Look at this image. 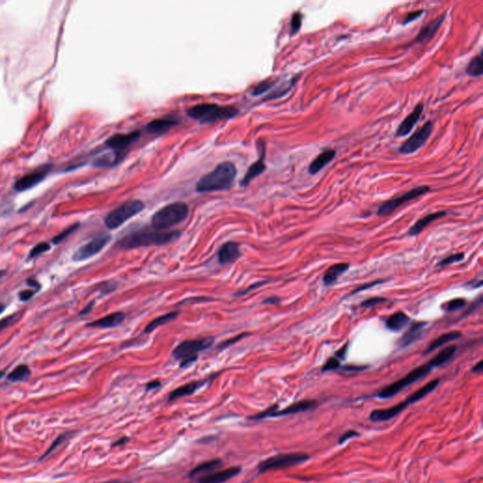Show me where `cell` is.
<instances>
[{"label":"cell","mask_w":483,"mask_h":483,"mask_svg":"<svg viewBox=\"0 0 483 483\" xmlns=\"http://www.w3.org/2000/svg\"><path fill=\"white\" fill-rule=\"evenodd\" d=\"M301 26H302V15L300 13L296 12L293 15L292 19H291V32H292V34H295L296 32H298L299 29H301Z\"/></svg>","instance_id":"7bdbcfd3"},{"label":"cell","mask_w":483,"mask_h":483,"mask_svg":"<svg viewBox=\"0 0 483 483\" xmlns=\"http://www.w3.org/2000/svg\"><path fill=\"white\" fill-rule=\"evenodd\" d=\"M425 325L426 324L423 322H415L411 325V328L404 334L402 339L400 340L401 346H410L411 343H413L418 338L419 335L421 334V332Z\"/></svg>","instance_id":"4dcf8cb0"},{"label":"cell","mask_w":483,"mask_h":483,"mask_svg":"<svg viewBox=\"0 0 483 483\" xmlns=\"http://www.w3.org/2000/svg\"><path fill=\"white\" fill-rule=\"evenodd\" d=\"M223 466V462L220 459H214L208 462H204L195 466V468L192 469L189 473V476L191 478L193 477H199V476H204L206 474H209L210 472H213L216 470H218Z\"/></svg>","instance_id":"484cf974"},{"label":"cell","mask_w":483,"mask_h":483,"mask_svg":"<svg viewBox=\"0 0 483 483\" xmlns=\"http://www.w3.org/2000/svg\"><path fill=\"white\" fill-rule=\"evenodd\" d=\"M129 441H130V439H129L128 437H122V438H120L119 440L116 441V443H114V444H113V447L125 446V445H126V444H127Z\"/></svg>","instance_id":"91938a15"},{"label":"cell","mask_w":483,"mask_h":483,"mask_svg":"<svg viewBox=\"0 0 483 483\" xmlns=\"http://www.w3.org/2000/svg\"><path fill=\"white\" fill-rule=\"evenodd\" d=\"M430 191H431V188L428 186H425V185L413 188L410 191L404 193L403 195H401L398 197L392 198L388 201L384 202L378 210V214L380 217H388L392 212H394L396 209H398L399 207H401L404 204L411 201L415 198H418L422 195H425Z\"/></svg>","instance_id":"8fae6325"},{"label":"cell","mask_w":483,"mask_h":483,"mask_svg":"<svg viewBox=\"0 0 483 483\" xmlns=\"http://www.w3.org/2000/svg\"><path fill=\"white\" fill-rule=\"evenodd\" d=\"M433 368H435L433 361H427L425 364L411 370L410 373H408L407 375L403 377L402 379L397 381L396 383H391L388 386L384 387L380 392H378L375 395H374V397L379 398V399H383V400L389 399L391 397H395L398 393L403 391L405 388H407L412 383H416V382H418L419 380H421V379L425 378V375H428L433 371Z\"/></svg>","instance_id":"52a82bcc"},{"label":"cell","mask_w":483,"mask_h":483,"mask_svg":"<svg viewBox=\"0 0 483 483\" xmlns=\"http://www.w3.org/2000/svg\"><path fill=\"white\" fill-rule=\"evenodd\" d=\"M241 256V250H240V245L238 243L235 242H227L225 243L220 249L218 250V261L221 264H228L234 262L235 260H238L239 257Z\"/></svg>","instance_id":"ffe728a7"},{"label":"cell","mask_w":483,"mask_h":483,"mask_svg":"<svg viewBox=\"0 0 483 483\" xmlns=\"http://www.w3.org/2000/svg\"><path fill=\"white\" fill-rule=\"evenodd\" d=\"M410 323V317L403 311H397L386 321V327L393 332H400Z\"/></svg>","instance_id":"f1b7e54d"},{"label":"cell","mask_w":483,"mask_h":483,"mask_svg":"<svg viewBox=\"0 0 483 483\" xmlns=\"http://www.w3.org/2000/svg\"><path fill=\"white\" fill-rule=\"evenodd\" d=\"M79 227H80V224L79 223L74 224L72 226H70L69 228H67L65 231H62L61 233H59L58 235H56L54 238L52 239V243L54 245H59L60 243L65 241V239L68 238L74 231H77Z\"/></svg>","instance_id":"8d00e7d4"},{"label":"cell","mask_w":483,"mask_h":483,"mask_svg":"<svg viewBox=\"0 0 483 483\" xmlns=\"http://www.w3.org/2000/svg\"><path fill=\"white\" fill-rule=\"evenodd\" d=\"M464 259V254L463 253H456V254H453V255H450L448 256L447 258L443 259L441 260L440 262L438 263V266H446V265H449V264H452V263H455V262H459V261H462Z\"/></svg>","instance_id":"b9f144b4"},{"label":"cell","mask_w":483,"mask_h":483,"mask_svg":"<svg viewBox=\"0 0 483 483\" xmlns=\"http://www.w3.org/2000/svg\"><path fill=\"white\" fill-rule=\"evenodd\" d=\"M423 111H424V104L423 103L417 104L415 106V108L412 110L411 114L407 116L402 121V123L398 126L397 132H396V136L397 137H404V136H407L408 134H410L412 129L414 128V126L420 120L421 116L423 114Z\"/></svg>","instance_id":"ac0fdd59"},{"label":"cell","mask_w":483,"mask_h":483,"mask_svg":"<svg viewBox=\"0 0 483 483\" xmlns=\"http://www.w3.org/2000/svg\"><path fill=\"white\" fill-rule=\"evenodd\" d=\"M179 123H180L179 119L173 116L158 118L147 124L146 130L150 134L160 135V134H165L167 131L173 129L174 127H176Z\"/></svg>","instance_id":"d6986e66"},{"label":"cell","mask_w":483,"mask_h":483,"mask_svg":"<svg viewBox=\"0 0 483 483\" xmlns=\"http://www.w3.org/2000/svg\"><path fill=\"white\" fill-rule=\"evenodd\" d=\"M140 131H132L130 133H123V134H116L105 142L106 145L110 149L113 150V153L116 155L118 159H122L125 157V152L129 149V147L135 143L140 138Z\"/></svg>","instance_id":"4fadbf2b"},{"label":"cell","mask_w":483,"mask_h":483,"mask_svg":"<svg viewBox=\"0 0 483 483\" xmlns=\"http://www.w3.org/2000/svg\"><path fill=\"white\" fill-rule=\"evenodd\" d=\"M349 268V264L346 262H341V263H336L330 267L326 272H325L324 278H323V282L325 285L329 286L334 284L337 282V280Z\"/></svg>","instance_id":"4316f807"},{"label":"cell","mask_w":483,"mask_h":483,"mask_svg":"<svg viewBox=\"0 0 483 483\" xmlns=\"http://www.w3.org/2000/svg\"><path fill=\"white\" fill-rule=\"evenodd\" d=\"M50 245L48 243H45V242H42V243H39L37 244L29 252V259H34L36 258L38 256L42 255L43 253L47 252L48 250H50Z\"/></svg>","instance_id":"f35d334b"},{"label":"cell","mask_w":483,"mask_h":483,"mask_svg":"<svg viewBox=\"0 0 483 483\" xmlns=\"http://www.w3.org/2000/svg\"><path fill=\"white\" fill-rule=\"evenodd\" d=\"M310 459V455L305 452H292V453H284V454H277L269 457L265 460L261 461L258 464L257 469L259 473H266L269 471L276 470H283L290 468L293 466H296L308 462Z\"/></svg>","instance_id":"ba28073f"},{"label":"cell","mask_w":483,"mask_h":483,"mask_svg":"<svg viewBox=\"0 0 483 483\" xmlns=\"http://www.w3.org/2000/svg\"><path fill=\"white\" fill-rule=\"evenodd\" d=\"M387 299L384 298V297H372V298H368L366 300H364L363 302L361 303V307L363 308H372V307H375V306H378L382 303L386 302Z\"/></svg>","instance_id":"bcb514c9"},{"label":"cell","mask_w":483,"mask_h":483,"mask_svg":"<svg viewBox=\"0 0 483 483\" xmlns=\"http://www.w3.org/2000/svg\"><path fill=\"white\" fill-rule=\"evenodd\" d=\"M189 214V207L184 202H174L157 210L151 217V229L156 231H169L171 228L183 222Z\"/></svg>","instance_id":"277c9868"},{"label":"cell","mask_w":483,"mask_h":483,"mask_svg":"<svg viewBox=\"0 0 483 483\" xmlns=\"http://www.w3.org/2000/svg\"><path fill=\"white\" fill-rule=\"evenodd\" d=\"M281 298L278 297V296H270V297H267L265 298L263 301H262V304H265V305H278L281 303Z\"/></svg>","instance_id":"11a10c76"},{"label":"cell","mask_w":483,"mask_h":483,"mask_svg":"<svg viewBox=\"0 0 483 483\" xmlns=\"http://www.w3.org/2000/svg\"><path fill=\"white\" fill-rule=\"evenodd\" d=\"M213 337H204L186 340L175 347L172 356L176 361H180L181 368L188 367L198 359V354L208 349L213 345Z\"/></svg>","instance_id":"8992f818"},{"label":"cell","mask_w":483,"mask_h":483,"mask_svg":"<svg viewBox=\"0 0 483 483\" xmlns=\"http://www.w3.org/2000/svg\"><path fill=\"white\" fill-rule=\"evenodd\" d=\"M160 386H162V383L159 382V380H155V381H152V382L145 385V390L146 391H153V390L158 389Z\"/></svg>","instance_id":"db71d44e"},{"label":"cell","mask_w":483,"mask_h":483,"mask_svg":"<svg viewBox=\"0 0 483 483\" xmlns=\"http://www.w3.org/2000/svg\"><path fill=\"white\" fill-rule=\"evenodd\" d=\"M440 384V379H435L432 382L426 383L423 387L412 393L411 396L407 397L402 402H399L397 405L386 408V409H375L370 412L369 420L372 423H383L387 422L400 414L405 411L411 404L416 403L431 394L434 390L438 387Z\"/></svg>","instance_id":"3957f363"},{"label":"cell","mask_w":483,"mask_h":483,"mask_svg":"<svg viewBox=\"0 0 483 483\" xmlns=\"http://www.w3.org/2000/svg\"><path fill=\"white\" fill-rule=\"evenodd\" d=\"M4 310H5V305L0 303V313H2Z\"/></svg>","instance_id":"be15d7a7"},{"label":"cell","mask_w":483,"mask_h":483,"mask_svg":"<svg viewBox=\"0 0 483 483\" xmlns=\"http://www.w3.org/2000/svg\"><path fill=\"white\" fill-rule=\"evenodd\" d=\"M242 472L241 466H232L230 468L218 469L209 474L196 478V483H225Z\"/></svg>","instance_id":"9a60e30c"},{"label":"cell","mask_w":483,"mask_h":483,"mask_svg":"<svg viewBox=\"0 0 483 483\" xmlns=\"http://www.w3.org/2000/svg\"><path fill=\"white\" fill-rule=\"evenodd\" d=\"M4 374H5V372H4V371H1V372H0V379H1V378L4 375Z\"/></svg>","instance_id":"e7e4bbea"},{"label":"cell","mask_w":483,"mask_h":483,"mask_svg":"<svg viewBox=\"0 0 483 483\" xmlns=\"http://www.w3.org/2000/svg\"><path fill=\"white\" fill-rule=\"evenodd\" d=\"M383 282H384V281L382 280V281H375V282H371V283L364 284V285H362V286L359 287V288L355 289L353 292L351 293V295H355V294H358V293L362 292V291H365L366 289L371 288V287H374V286H375V285H378V284H381V283H383Z\"/></svg>","instance_id":"f907efd6"},{"label":"cell","mask_w":483,"mask_h":483,"mask_svg":"<svg viewBox=\"0 0 483 483\" xmlns=\"http://www.w3.org/2000/svg\"><path fill=\"white\" fill-rule=\"evenodd\" d=\"M3 275H4V271H0V279L3 277Z\"/></svg>","instance_id":"03108f58"},{"label":"cell","mask_w":483,"mask_h":483,"mask_svg":"<svg viewBox=\"0 0 483 483\" xmlns=\"http://www.w3.org/2000/svg\"><path fill=\"white\" fill-rule=\"evenodd\" d=\"M347 348H348V344L346 343L345 346H343L342 348H340L339 350L336 352V354H335V358H337L339 361L345 360L346 352H347Z\"/></svg>","instance_id":"f5cc1de1"},{"label":"cell","mask_w":483,"mask_h":483,"mask_svg":"<svg viewBox=\"0 0 483 483\" xmlns=\"http://www.w3.org/2000/svg\"><path fill=\"white\" fill-rule=\"evenodd\" d=\"M341 367V361H339L337 358L332 357L330 358L327 362L325 363L322 367V372H329V371H334Z\"/></svg>","instance_id":"ee69618b"},{"label":"cell","mask_w":483,"mask_h":483,"mask_svg":"<svg viewBox=\"0 0 483 483\" xmlns=\"http://www.w3.org/2000/svg\"><path fill=\"white\" fill-rule=\"evenodd\" d=\"M483 371V361H479L474 367L472 368V372L475 374H481Z\"/></svg>","instance_id":"680465c9"},{"label":"cell","mask_w":483,"mask_h":483,"mask_svg":"<svg viewBox=\"0 0 483 483\" xmlns=\"http://www.w3.org/2000/svg\"><path fill=\"white\" fill-rule=\"evenodd\" d=\"M266 282H257V283H254V284H252V285H250V286H249L248 288L245 289V290H244L243 292H240V293H237V294L235 295V296H244V295H245V294H247V293H249V292H251L252 290H255V289L259 288V287H261L262 285H264V284H266Z\"/></svg>","instance_id":"816d5d0a"},{"label":"cell","mask_w":483,"mask_h":483,"mask_svg":"<svg viewBox=\"0 0 483 483\" xmlns=\"http://www.w3.org/2000/svg\"><path fill=\"white\" fill-rule=\"evenodd\" d=\"M37 291L29 289V290H24L19 293V298L21 301H29L33 296H35Z\"/></svg>","instance_id":"681fc988"},{"label":"cell","mask_w":483,"mask_h":483,"mask_svg":"<svg viewBox=\"0 0 483 483\" xmlns=\"http://www.w3.org/2000/svg\"><path fill=\"white\" fill-rule=\"evenodd\" d=\"M433 123L432 121H426L419 130H416L411 137L407 141H405L402 145L398 148V152L403 155H409L417 151L421 148L425 142L431 137L433 133Z\"/></svg>","instance_id":"7c38bea8"},{"label":"cell","mask_w":483,"mask_h":483,"mask_svg":"<svg viewBox=\"0 0 483 483\" xmlns=\"http://www.w3.org/2000/svg\"><path fill=\"white\" fill-rule=\"evenodd\" d=\"M69 436H70V433H65V434L59 436L58 438L54 441V443L51 445V447L44 452V454H43V457L41 458V460H43V458L47 457V456L50 454V453H52L57 447H60L62 444H64L65 441L67 440V438H68Z\"/></svg>","instance_id":"60d3db41"},{"label":"cell","mask_w":483,"mask_h":483,"mask_svg":"<svg viewBox=\"0 0 483 483\" xmlns=\"http://www.w3.org/2000/svg\"><path fill=\"white\" fill-rule=\"evenodd\" d=\"M461 336H462V333L458 332V331H453V332H449L445 333V334H442L440 337L433 340V342L430 344V346H427V348L425 349L424 355L433 352L434 350L438 349L439 347L446 345L449 342H452V341L461 338Z\"/></svg>","instance_id":"83f0119b"},{"label":"cell","mask_w":483,"mask_h":483,"mask_svg":"<svg viewBox=\"0 0 483 483\" xmlns=\"http://www.w3.org/2000/svg\"><path fill=\"white\" fill-rule=\"evenodd\" d=\"M456 350H457V346H447L445 349H443L441 352L437 354L432 360L434 363V365H435V367H439L441 365L445 364L447 361H449L453 357Z\"/></svg>","instance_id":"e575fe53"},{"label":"cell","mask_w":483,"mask_h":483,"mask_svg":"<svg viewBox=\"0 0 483 483\" xmlns=\"http://www.w3.org/2000/svg\"><path fill=\"white\" fill-rule=\"evenodd\" d=\"M335 156H336V151L334 149H326L324 151L321 152L317 157L310 163L308 169L309 173L310 175H316L319 173L323 168L332 163L335 158Z\"/></svg>","instance_id":"603a6c76"},{"label":"cell","mask_w":483,"mask_h":483,"mask_svg":"<svg viewBox=\"0 0 483 483\" xmlns=\"http://www.w3.org/2000/svg\"><path fill=\"white\" fill-rule=\"evenodd\" d=\"M217 375H213L209 377L208 379L202 380V381H195V382H191V383L183 384L177 389L173 390L169 396H168V402H173L177 399H180L181 397H186L194 395L197 390L200 389L204 385H206L209 382H212L213 379Z\"/></svg>","instance_id":"e0dca14e"},{"label":"cell","mask_w":483,"mask_h":483,"mask_svg":"<svg viewBox=\"0 0 483 483\" xmlns=\"http://www.w3.org/2000/svg\"><path fill=\"white\" fill-rule=\"evenodd\" d=\"M49 170H50V166H45L25 175L24 177H22L16 181L15 184V190L18 192H22L35 186L40 181H43Z\"/></svg>","instance_id":"2e32d148"},{"label":"cell","mask_w":483,"mask_h":483,"mask_svg":"<svg viewBox=\"0 0 483 483\" xmlns=\"http://www.w3.org/2000/svg\"><path fill=\"white\" fill-rule=\"evenodd\" d=\"M299 78H300L299 76L294 77V78H292V79L289 80V81H287V82H284L281 86L278 87L277 89H275L274 91H272L270 94L266 95L264 101L281 98L282 96L286 95V94H288L289 92L294 88V86L296 85L297 80H299Z\"/></svg>","instance_id":"f546056e"},{"label":"cell","mask_w":483,"mask_h":483,"mask_svg":"<svg viewBox=\"0 0 483 483\" xmlns=\"http://www.w3.org/2000/svg\"><path fill=\"white\" fill-rule=\"evenodd\" d=\"M29 286H31V287H33V288L37 289L38 287H39V283H38L36 281H34L33 279H30V280H29Z\"/></svg>","instance_id":"94428289"},{"label":"cell","mask_w":483,"mask_h":483,"mask_svg":"<svg viewBox=\"0 0 483 483\" xmlns=\"http://www.w3.org/2000/svg\"><path fill=\"white\" fill-rule=\"evenodd\" d=\"M29 375H30V369L29 366L27 364H20L8 375L7 379L10 382L18 383V382L26 381Z\"/></svg>","instance_id":"d6a6232c"},{"label":"cell","mask_w":483,"mask_h":483,"mask_svg":"<svg viewBox=\"0 0 483 483\" xmlns=\"http://www.w3.org/2000/svg\"><path fill=\"white\" fill-rule=\"evenodd\" d=\"M466 303L467 301L464 298H455L446 303L443 308L447 312H450V311H455V310L462 309L466 305Z\"/></svg>","instance_id":"74e56055"},{"label":"cell","mask_w":483,"mask_h":483,"mask_svg":"<svg viewBox=\"0 0 483 483\" xmlns=\"http://www.w3.org/2000/svg\"><path fill=\"white\" fill-rule=\"evenodd\" d=\"M17 318H18L17 314H13V315H10V316H7V317L3 318L2 320H0V332H3L5 329L11 327L12 325L15 324Z\"/></svg>","instance_id":"7dc6e473"},{"label":"cell","mask_w":483,"mask_h":483,"mask_svg":"<svg viewBox=\"0 0 483 483\" xmlns=\"http://www.w3.org/2000/svg\"><path fill=\"white\" fill-rule=\"evenodd\" d=\"M111 239L112 236L106 233L96 236L95 238L91 240L85 245L80 246V248L74 253L73 260L75 261H82L94 257V255L98 254L106 245H108Z\"/></svg>","instance_id":"5bb4252c"},{"label":"cell","mask_w":483,"mask_h":483,"mask_svg":"<svg viewBox=\"0 0 483 483\" xmlns=\"http://www.w3.org/2000/svg\"><path fill=\"white\" fill-rule=\"evenodd\" d=\"M277 81H278V80H273V79H269V80L261 81L259 84H257L256 86L253 88L252 94L260 95L261 94H264L265 92L271 90L276 85Z\"/></svg>","instance_id":"d590c367"},{"label":"cell","mask_w":483,"mask_h":483,"mask_svg":"<svg viewBox=\"0 0 483 483\" xmlns=\"http://www.w3.org/2000/svg\"><path fill=\"white\" fill-rule=\"evenodd\" d=\"M181 236L179 231H160L153 229H141L123 236L117 246L123 249H135L152 245H164Z\"/></svg>","instance_id":"6da1fadb"},{"label":"cell","mask_w":483,"mask_h":483,"mask_svg":"<svg viewBox=\"0 0 483 483\" xmlns=\"http://www.w3.org/2000/svg\"><path fill=\"white\" fill-rule=\"evenodd\" d=\"M101 483H131L130 481H120V480H110V481H105Z\"/></svg>","instance_id":"6125c7cd"},{"label":"cell","mask_w":483,"mask_h":483,"mask_svg":"<svg viewBox=\"0 0 483 483\" xmlns=\"http://www.w3.org/2000/svg\"><path fill=\"white\" fill-rule=\"evenodd\" d=\"M446 216H447V211H444V210L436 211V212H433V213L425 216L423 218L419 219L418 221L411 227L410 231H409V235H411V236L418 235L425 230L428 225H431L434 221L440 219L442 217H446Z\"/></svg>","instance_id":"d4e9b609"},{"label":"cell","mask_w":483,"mask_h":483,"mask_svg":"<svg viewBox=\"0 0 483 483\" xmlns=\"http://www.w3.org/2000/svg\"><path fill=\"white\" fill-rule=\"evenodd\" d=\"M239 111L232 106H220L212 103H202L189 109L187 115L199 122H219L231 119L238 115Z\"/></svg>","instance_id":"5b68a950"},{"label":"cell","mask_w":483,"mask_h":483,"mask_svg":"<svg viewBox=\"0 0 483 483\" xmlns=\"http://www.w3.org/2000/svg\"><path fill=\"white\" fill-rule=\"evenodd\" d=\"M445 18H446V15L443 14L439 17H437L436 19H434L433 21L428 23L427 25H425V27H423L422 29H420L417 36L415 37V39H414V42L418 43H425L428 41H431L433 36L436 34V32L438 31V29H440Z\"/></svg>","instance_id":"44dd1931"},{"label":"cell","mask_w":483,"mask_h":483,"mask_svg":"<svg viewBox=\"0 0 483 483\" xmlns=\"http://www.w3.org/2000/svg\"><path fill=\"white\" fill-rule=\"evenodd\" d=\"M247 335H249V333H246V332H245V333H242V334H239V335H237V336H235V337H233V338H231V339L227 340V341H225V342H223V343H221V344H220V346H218V349H220V350H221V349H224V348H227V347H229V346H232V345H234V344H236V343H237V342H239V341H241V340L244 339V338H245V337H246Z\"/></svg>","instance_id":"f6af8a7d"},{"label":"cell","mask_w":483,"mask_h":483,"mask_svg":"<svg viewBox=\"0 0 483 483\" xmlns=\"http://www.w3.org/2000/svg\"><path fill=\"white\" fill-rule=\"evenodd\" d=\"M144 203L139 199H133L123 203L122 205L113 209L105 217V225L109 230L114 231L120 228L122 225L129 221L130 218L136 217L138 213L143 211L144 209Z\"/></svg>","instance_id":"30bf717a"},{"label":"cell","mask_w":483,"mask_h":483,"mask_svg":"<svg viewBox=\"0 0 483 483\" xmlns=\"http://www.w3.org/2000/svg\"><path fill=\"white\" fill-rule=\"evenodd\" d=\"M424 14V10H418V11H413V12H411L409 13L406 18L404 19L403 25H407L411 22L414 21V20H417L418 18L421 17V15Z\"/></svg>","instance_id":"c3c4849f"},{"label":"cell","mask_w":483,"mask_h":483,"mask_svg":"<svg viewBox=\"0 0 483 483\" xmlns=\"http://www.w3.org/2000/svg\"><path fill=\"white\" fill-rule=\"evenodd\" d=\"M361 436V433H359L358 431L356 430H347L345 433H343L339 438H338V441H337V445L338 446H343L344 444H346L347 441L352 439V438H357V437H360Z\"/></svg>","instance_id":"ab89813d"},{"label":"cell","mask_w":483,"mask_h":483,"mask_svg":"<svg viewBox=\"0 0 483 483\" xmlns=\"http://www.w3.org/2000/svg\"><path fill=\"white\" fill-rule=\"evenodd\" d=\"M342 368H343V370H345L346 372H360V371L364 370L366 367L358 366V365H346V366Z\"/></svg>","instance_id":"9f6ffc18"},{"label":"cell","mask_w":483,"mask_h":483,"mask_svg":"<svg viewBox=\"0 0 483 483\" xmlns=\"http://www.w3.org/2000/svg\"><path fill=\"white\" fill-rule=\"evenodd\" d=\"M319 406V402L313 399H304L297 401L295 403L291 404L287 406L286 408L279 410V405L275 404L267 408L266 410L260 411L257 414H254L249 416V420H263L267 418H275V417H281V416H287V415H292V414H296V413H301V412H306V411H314L317 409Z\"/></svg>","instance_id":"9c48e42d"},{"label":"cell","mask_w":483,"mask_h":483,"mask_svg":"<svg viewBox=\"0 0 483 483\" xmlns=\"http://www.w3.org/2000/svg\"><path fill=\"white\" fill-rule=\"evenodd\" d=\"M466 74L470 77H480L483 74V61L481 54L472 59L465 70Z\"/></svg>","instance_id":"836d02e7"},{"label":"cell","mask_w":483,"mask_h":483,"mask_svg":"<svg viewBox=\"0 0 483 483\" xmlns=\"http://www.w3.org/2000/svg\"><path fill=\"white\" fill-rule=\"evenodd\" d=\"M237 169L231 162H224L209 173L203 176L196 183L197 193H210L227 190L235 180Z\"/></svg>","instance_id":"7a4b0ae2"},{"label":"cell","mask_w":483,"mask_h":483,"mask_svg":"<svg viewBox=\"0 0 483 483\" xmlns=\"http://www.w3.org/2000/svg\"><path fill=\"white\" fill-rule=\"evenodd\" d=\"M264 157H265V152L263 150L262 155L260 156L259 159L249 166L247 172L245 173V177L241 181V185L243 187L247 186L254 179L259 177L260 175H261L266 170V166H265V163H264Z\"/></svg>","instance_id":"cb8c5ba5"},{"label":"cell","mask_w":483,"mask_h":483,"mask_svg":"<svg viewBox=\"0 0 483 483\" xmlns=\"http://www.w3.org/2000/svg\"><path fill=\"white\" fill-rule=\"evenodd\" d=\"M94 301H93V302L89 303V304L87 305L86 307H85V308H84L83 310H80V316H84V315H87V314H89V313H90V312H91V311L93 310V309H94Z\"/></svg>","instance_id":"6f0895ef"},{"label":"cell","mask_w":483,"mask_h":483,"mask_svg":"<svg viewBox=\"0 0 483 483\" xmlns=\"http://www.w3.org/2000/svg\"><path fill=\"white\" fill-rule=\"evenodd\" d=\"M179 313H180V312H179L178 310H176V311H171V312H168V313H166V314L160 315L159 317L153 319L151 322L145 327L144 333H150V332H153V331H155L156 329H158L160 326L167 324V323L173 321L174 319H176V318L178 317Z\"/></svg>","instance_id":"1f68e13d"},{"label":"cell","mask_w":483,"mask_h":483,"mask_svg":"<svg viewBox=\"0 0 483 483\" xmlns=\"http://www.w3.org/2000/svg\"><path fill=\"white\" fill-rule=\"evenodd\" d=\"M125 318H126V315L122 311L113 312V313L108 314L104 317L99 318L97 320H94L93 322L87 324V327L88 328H93V329L116 328L117 326L122 324Z\"/></svg>","instance_id":"7402d4cb"}]
</instances>
